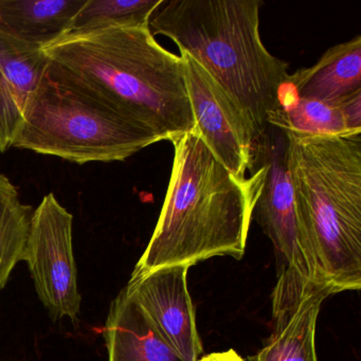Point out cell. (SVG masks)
<instances>
[{"mask_svg": "<svg viewBox=\"0 0 361 361\" xmlns=\"http://www.w3.org/2000/svg\"><path fill=\"white\" fill-rule=\"evenodd\" d=\"M49 69L172 141L195 128L180 56L164 49L149 27L65 33L43 47Z\"/></svg>", "mask_w": 361, "mask_h": 361, "instance_id": "1", "label": "cell"}, {"mask_svg": "<svg viewBox=\"0 0 361 361\" xmlns=\"http://www.w3.org/2000/svg\"><path fill=\"white\" fill-rule=\"evenodd\" d=\"M172 172L153 235L132 274L192 267L214 257L240 259L246 250L263 168L238 180L213 155L197 128L173 139Z\"/></svg>", "mask_w": 361, "mask_h": 361, "instance_id": "2", "label": "cell"}, {"mask_svg": "<svg viewBox=\"0 0 361 361\" xmlns=\"http://www.w3.org/2000/svg\"><path fill=\"white\" fill-rule=\"evenodd\" d=\"M259 0H164L149 30L172 39L219 84L259 139L269 128L288 81V64L259 35Z\"/></svg>", "mask_w": 361, "mask_h": 361, "instance_id": "3", "label": "cell"}, {"mask_svg": "<svg viewBox=\"0 0 361 361\" xmlns=\"http://www.w3.org/2000/svg\"><path fill=\"white\" fill-rule=\"evenodd\" d=\"M288 140L295 209L308 259L333 295L361 286V132Z\"/></svg>", "mask_w": 361, "mask_h": 361, "instance_id": "4", "label": "cell"}, {"mask_svg": "<svg viewBox=\"0 0 361 361\" xmlns=\"http://www.w3.org/2000/svg\"><path fill=\"white\" fill-rule=\"evenodd\" d=\"M159 141L151 130L48 68L12 147L84 164L123 161Z\"/></svg>", "mask_w": 361, "mask_h": 361, "instance_id": "5", "label": "cell"}, {"mask_svg": "<svg viewBox=\"0 0 361 361\" xmlns=\"http://www.w3.org/2000/svg\"><path fill=\"white\" fill-rule=\"evenodd\" d=\"M73 216L54 193L47 194L31 216L24 261L37 295L54 320L75 321L81 308L73 247Z\"/></svg>", "mask_w": 361, "mask_h": 361, "instance_id": "6", "label": "cell"}, {"mask_svg": "<svg viewBox=\"0 0 361 361\" xmlns=\"http://www.w3.org/2000/svg\"><path fill=\"white\" fill-rule=\"evenodd\" d=\"M287 154L286 134L276 126H269L255 142L253 161L263 168V178L253 217L271 240L285 266L310 282L323 286L308 259L300 232Z\"/></svg>", "mask_w": 361, "mask_h": 361, "instance_id": "7", "label": "cell"}, {"mask_svg": "<svg viewBox=\"0 0 361 361\" xmlns=\"http://www.w3.org/2000/svg\"><path fill=\"white\" fill-rule=\"evenodd\" d=\"M196 128L213 155L238 180L252 169V126L219 84L189 54L180 52Z\"/></svg>", "mask_w": 361, "mask_h": 361, "instance_id": "8", "label": "cell"}, {"mask_svg": "<svg viewBox=\"0 0 361 361\" xmlns=\"http://www.w3.org/2000/svg\"><path fill=\"white\" fill-rule=\"evenodd\" d=\"M187 266L132 274L124 287L164 343L180 361H197L202 352L195 310L188 288Z\"/></svg>", "mask_w": 361, "mask_h": 361, "instance_id": "9", "label": "cell"}, {"mask_svg": "<svg viewBox=\"0 0 361 361\" xmlns=\"http://www.w3.org/2000/svg\"><path fill=\"white\" fill-rule=\"evenodd\" d=\"M331 295L283 265L272 293L274 329L252 361H318L317 321L323 300Z\"/></svg>", "mask_w": 361, "mask_h": 361, "instance_id": "10", "label": "cell"}, {"mask_svg": "<svg viewBox=\"0 0 361 361\" xmlns=\"http://www.w3.org/2000/svg\"><path fill=\"white\" fill-rule=\"evenodd\" d=\"M49 68L43 48L0 30V152L12 147L31 99Z\"/></svg>", "mask_w": 361, "mask_h": 361, "instance_id": "11", "label": "cell"}, {"mask_svg": "<svg viewBox=\"0 0 361 361\" xmlns=\"http://www.w3.org/2000/svg\"><path fill=\"white\" fill-rule=\"evenodd\" d=\"M287 87L295 97L339 105L361 92V37L334 46L314 66L289 75Z\"/></svg>", "mask_w": 361, "mask_h": 361, "instance_id": "12", "label": "cell"}, {"mask_svg": "<svg viewBox=\"0 0 361 361\" xmlns=\"http://www.w3.org/2000/svg\"><path fill=\"white\" fill-rule=\"evenodd\" d=\"M104 337L109 361H180L124 288L111 303Z\"/></svg>", "mask_w": 361, "mask_h": 361, "instance_id": "13", "label": "cell"}, {"mask_svg": "<svg viewBox=\"0 0 361 361\" xmlns=\"http://www.w3.org/2000/svg\"><path fill=\"white\" fill-rule=\"evenodd\" d=\"M87 0H0V30L45 47L68 32Z\"/></svg>", "mask_w": 361, "mask_h": 361, "instance_id": "14", "label": "cell"}, {"mask_svg": "<svg viewBox=\"0 0 361 361\" xmlns=\"http://www.w3.org/2000/svg\"><path fill=\"white\" fill-rule=\"evenodd\" d=\"M32 209L20 200L16 185L0 174V290L16 264L24 261Z\"/></svg>", "mask_w": 361, "mask_h": 361, "instance_id": "15", "label": "cell"}, {"mask_svg": "<svg viewBox=\"0 0 361 361\" xmlns=\"http://www.w3.org/2000/svg\"><path fill=\"white\" fill-rule=\"evenodd\" d=\"M270 126L308 135L348 133L341 109L337 105L295 97L285 84L281 105Z\"/></svg>", "mask_w": 361, "mask_h": 361, "instance_id": "16", "label": "cell"}, {"mask_svg": "<svg viewBox=\"0 0 361 361\" xmlns=\"http://www.w3.org/2000/svg\"><path fill=\"white\" fill-rule=\"evenodd\" d=\"M164 1L87 0L75 16L68 32L122 27H149L152 16Z\"/></svg>", "mask_w": 361, "mask_h": 361, "instance_id": "17", "label": "cell"}, {"mask_svg": "<svg viewBox=\"0 0 361 361\" xmlns=\"http://www.w3.org/2000/svg\"><path fill=\"white\" fill-rule=\"evenodd\" d=\"M341 109L348 132H361V92L338 105Z\"/></svg>", "mask_w": 361, "mask_h": 361, "instance_id": "18", "label": "cell"}, {"mask_svg": "<svg viewBox=\"0 0 361 361\" xmlns=\"http://www.w3.org/2000/svg\"><path fill=\"white\" fill-rule=\"evenodd\" d=\"M197 361H245L242 357L234 350H229L227 352L212 353L207 355Z\"/></svg>", "mask_w": 361, "mask_h": 361, "instance_id": "19", "label": "cell"}]
</instances>
